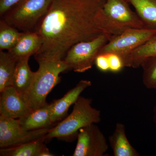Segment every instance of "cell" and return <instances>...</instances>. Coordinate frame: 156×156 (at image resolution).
I'll list each match as a JSON object with an SVG mask.
<instances>
[{
    "mask_svg": "<svg viewBox=\"0 0 156 156\" xmlns=\"http://www.w3.org/2000/svg\"><path fill=\"white\" fill-rule=\"evenodd\" d=\"M92 100L80 96L74 103L71 113L50 129L45 135V140L54 138L71 139L77 136L81 128L101 120L100 111L92 107Z\"/></svg>",
    "mask_w": 156,
    "mask_h": 156,
    "instance_id": "cell-4",
    "label": "cell"
},
{
    "mask_svg": "<svg viewBox=\"0 0 156 156\" xmlns=\"http://www.w3.org/2000/svg\"><path fill=\"white\" fill-rule=\"evenodd\" d=\"M29 58L26 57L17 60L14 72L13 87L21 98L28 91L35 75V72H33L29 66Z\"/></svg>",
    "mask_w": 156,
    "mask_h": 156,
    "instance_id": "cell-16",
    "label": "cell"
},
{
    "mask_svg": "<svg viewBox=\"0 0 156 156\" xmlns=\"http://www.w3.org/2000/svg\"><path fill=\"white\" fill-rule=\"evenodd\" d=\"M17 29L0 20V50H9L16 45L21 36Z\"/></svg>",
    "mask_w": 156,
    "mask_h": 156,
    "instance_id": "cell-20",
    "label": "cell"
},
{
    "mask_svg": "<svg viewBox=\"0 0 156 156\" xmlns=\"http://www.w3.org/2000/svg\"><path fill=\"white\" fill-rule=\"evenodd\" d=\"M17 60L9 52L0 50V92L13 87Z\"/></svg>",
    "mask_w": 156,
    "mask_h": 156,
    "instance_id": "cell-18",
    "label": "cell"
},
{
    "mask_svg": "<svg viewBox=\"0 0 156 156\" xmlns=\"http://www.w3.org/2000/svg\"><path fill=\"white\" fill-rule=\"evenodd\" d=\"M140 67L143 69L144 85L148 89L156 90V56L148 58Z\"/></svg>",
    "mask_w": 156,
    "mask_h": 156,
    "instance_id": "cell-21",
    "label": "cell"
},
{
    "mask_svg": "<svg viewBox=\"0 0 156 156\" xmlns=\"http://www.w3.org/2000/svg\"><path fill=\"white\" fill-rule=\"evenodd\" d=\"M43 43V38L38 32H22L17 44L8 51L17 60L30 57L38 52Z\"/></svg>",
    "mask_w": 156,
    "mask_h": 156,
    "instance_id": "cell-12",
    "label": "cell"
},
{
    "mask_svg": "<svg viewBox=\"0 0 156 156\" xmlns=\"http://www.w3.org/2000/svg\"><path fill=\"white\" fill-rule=\"evenodd\" d=\"M156 35V29H132L112 37L98 54H115L122 60L125 67H130L132 52Z\"/></svg>",
    "mask_w": 156,
    "mask_h": 156,
    "instance_id": "cell-6",
    "label": "cell"
},
{
    "mask_svg": "<svg viewBox=\"0 0 156 156\" xmlns=\"http://www.w3.org/2000/svg\"><path fill=\"white\" fill-rule=\"evenodd\" d=\"M51 103H46L38 108L32 110L25 116L18 119L24 130L32 131L42 128H52L51 120Z\"/></svg>",
    "mask_w": 156,
    "mask_h": 156,
    "instance_id": "cell-13",
    "label": "cell"
},
{
    "mask_svg": "<svg viewBox=\"0 0 156 156\" xmlns=\"http://www.w3.org/2000/svg\"><path fill=\"white\" fill-rule=\"evenodd\" d=\"M73 156H107L109 146L105 136L95 124L80 129Z\"/></svg>",
    "mask_w": 156,
    "mask_h": 156,
    "instance_id": "cell-9",
    "label": "cell"
},
{
    "mask_svg": "<svg viewBox=\"0 0 156 156\" xmlns=\"http://www.w3.org/2000/svg\"><path fill=\"white\" fill-rule=\"evenodd\" d=\"M20 0H0V16L2 17L6 12Z\"/></svg>",
    "mask_w": 156,
    "mask_h": 156,
    "instance_id": "cell-24",
    "label": "cell"
},
{
    "mask_svg": "<svg viewBox=\"0 0 156 156\" xmlns=\"http://www.w3.org/2000/svg\"><path fill=\"white\" fill-rule=\"evenodd\" d=\"M45 137V136H44ZM20 145L1 148V156H52L44 141L45 137Z\"/></svg>",
    "mask_w": 156,
    "mask_h": 156,
    "instance_id": "cell-14",
    "label": "cell"
},
{
    "mask_svg": "<svg viewBox=\"0 0 156 156\" xmlns=\"http://www.w3.org/2000/svg\"><path fill=\"white\" fill-rule=\"evenodd\" d=\"M113 36L104 33L92 40L73 45L68 51L64 59L69 69L82 73L92 68L101 50Z\"/></svg>",
    "mask_w": 156,
    "mask_h": 156,
    "instance_id": "cell-7",
    "label": "cell"
},
{
    "mask_svg": "<svg viewBox=\"0 0 156 156\" xmlns=\"http://www.w3.org/2000/svg\"><path fill=\"white\" fill-rule=\"evenodd\" d=\"M134 7L146 27L156 29V0H126Z\"/></svg>",
    "mask_w": 156,
    "mask_h": 156,
    "instance_id": "cell-17",
    "label": "cell"
},
{
    "mask_svg": "<svg viewBox=\"0 0 156 156\" xmlns=\"http://www.w3.org/2000/svg\"><path fill=\"white\" fill-rule=\"evenodd\" d=\"M107 55L109 64V71L114 73L119 72L125 67L122 60L119 56L113 53Z\"/></svg>",
    "mask_w": 156,
    "mask_h": 156,
    "instance_id": "cell-22",
    "label": "cell"
},
{
    "mask_svg": "<svg viewBox=\"0 0 156 156\" xmlns=\"http://www.w3.org/2000/svg\"><path fill=\"white\" fill-rule=\"evenodd\" d=\"M154 56H156V35L132 52L130 67H140L145 60Z\"/></svg>",
    "mask_w": 156,
    "mask_h": 156,
    "instance_id": "cell-19",
    "label": "cell"
},
{
    "mask_svg": "<svg viewBox=\"0 0 156 156\" xmlns=\"http://www.w3.org/2000/svg\"><path fill=\"white\" fill-rule=\"evenodd\" d=\"M92 85L91 81L82 80L61 98L51 103V120L52 124L61 121L67 115L70 107L74 104L81 93Z\"/></svg>",
    "mask_w": 156,
    "mask_h": 156,
    "instance_id": "cell-11",
    "label": "cell"
},
{
    "mask_svg": "<svg viewBox=\"0 0 156 156\" xmlns=\"http://www.w3.org/2000/svg\"><path fill=\"white\" fill-rule=\"evenodd\" d=\"M51 128L27 131L18 119L0 116V147H13L44 137Z\"/></svg>",
    "mask_w": 156,
    "mask_h": 156,
    "instance_id": "cell-8",
    "label": "cell"
},
{
    "mask_svg": "<svg viewBox=\"0 0 156 156\" xmlns=\"http://www.w3.org/2000/svg\"><path fill=\"white\" fill-rule=\"evenodd\" d=\"M95 63L100 71L102 72L109 71V64L107 55L98 54L95 58Z\"/></svg>",
    "mask_w": 156,
    "mask_h": 156,
    "instance_id": "cell-23",
    "label": "cell"
},
{
    "mask_svg": "<svg viewBox=\"0 0 156 156\" xmlns=\"http://www.w3.org/2000/svg\"><path fill=\"white\" fill-rule=\"evenodd\" d=\"M0 92L1 115L19 119L25 116L32 110L14 87H8Z\"/></svg>",
    "mask_w": 156,
    "mask_h": 156,
    "instance_id": "cell-10",
    "label": "cell"
},
{
    "mask_svg": "<svg viewBox=\"0 0 156 156\" xmlns=\"http://www.w3.org/2000/svg\"><path fill=\"white\" fill-rule=\"evenodd\" d=\"M105 0H53L37 31L43 38L36 54L62 59L77 43L90 41L104 33L95 22L98 9Z\"/></svg>",
    "mask_w": 156,
    "mask_h": 156,
    "instance_id": "cell-1",
    "label": "cell"
},
{
    "mask_svg": "<svg viewBox=\"0 0 156 156\" xmlns=\"http://www.w3.org/2000/svg\"><path fill=\"white\" fill-rule=\"evenodd\" d=\"M53 0H20L1 17L22 32L37 31Z\"/></svg>",
    "mask_w": 156,
    "mask_h": 156,
    "instance_id": "cell-5",
    "label": "cell"
},
{
    "mask_svg": "<svg viewBox=\"0 0 156 156\" xmlns=\"http://www.w3.org/2000/svg\"><path fill=\"white\" fill-rule=\"evenodd\" d=\"M95 20L104 32L113 36L128 30L147 28L126 0H105L98 11Z\"/></svg>",
    "mask_w": 156,
    "mask_h": 156,
    "instance_id": "cell-3",
    "label": "cell"
},
{
    "mask_svg": "<svg viewBox=\"0 0 156 156\" xmlns=\"http://www.w3.org/2000/svg\"><path fill=\"white\" fill-rule=\"evenodd\" d=\"M153 121L154 122L155 124L156 125V105H155L154 107L153 108Z\"/></svg>",
    "mask_w": 156,
    "mask_h": 156,
    "instance_id": "cell-25",
    "label": "cell"
},
{
    "mask_svg": "<svg viewBox=\"0 0 156 156\" xmlns=\"http://www.w3.org/2000/svg\"><path fill=\"white\" fill-rule=\"evenodd\" d=\"M124 124L117 123L113 133L108 137L110 145L115 156H139L140 154L127 137Z\"/></svg>",
    "mask_w": 156,
    "mask_h": 156,
    "instance_id": "cell-15",
    "label": "cell"
},
{
    "mask_svg": "<svg viewBox=\"0 0 156 156\" xmlns=\"http://www.w3.org/2000/svg\"><path fill=\"white\" fill-rule=\"evenodd\" d=\"M38 69L27 92L21 97L31 110L47 103L49 93L60 81L59 74L69 69L64 59L55 56L35 54Z\"/></svg>",
    "mask_w": 156,
    "mask_h": 156,
    "instance_id": "cell-2",
    "label": "cell"
}]
</instances>
